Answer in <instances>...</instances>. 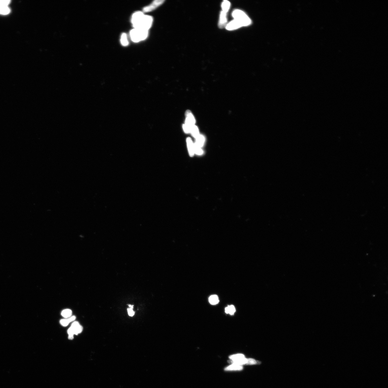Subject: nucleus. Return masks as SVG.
Wrapping results in <instances>:
<instances>
[{
	"instance_id": "f257e3e1",
	"label": "nucleus",
	"mask_w": 388,
	"mask_h": 388,
	"mask_svg": "<svg viewBox=\"0 0 388 388\" xmlns=\"http://www.w3.org/2000/svg\"><path fill=\"white\" fill-rule=\"evenodd\" d=\"M148 35V30L141 28H134L131 31L130 35L131 41L135 43L144 41Z\"/></svg>"
},
{
	"instance_id": "f03ea898",
	"label": "nucleus",
	"mask_w": 388,
	"mask_h": 388,
	"mask_svg": "<svg viewBox=\"0 0 388 388\" xmlns=\"http://www.w3.org/2000/svg\"><path fill=\"white\" fill-rule=\"evenodd\" d=\"M232 16L234 19L240 22L242 26H248L251 23V20L248 15L241 10H236L234 11L232 13Z\"/></svg>"
},
{
	"instance_id": "7ed1b4c3",
	"label": "nucleus",
	"mask_w": 388,
	"mask_h": 388,
	"mask_svg": "<svg viewBox=\"0 0 388 388\" xmlns=\"http://www.w3.org/2000/svg\"><path fill=\"white\" fill-rule=\"evenodd\" d=\"M144 15L142 12H137L134 13L131 19V22L134 28H139L140 22H141Z\"/></svg>"
},
{
	"instance_id": "20e7f679",
	"label": "nucleus",
	"mask_w": 388,
	"mask_h": 388,
	"mask_svg": "<svg viewBox=\"0 0 388 388\" xmlns=\"http://www.w3.org/2000/svg\"><path fill=\"white\" fill-rule=\"evenodd\" d=\"M153 22V17L148 15H144L142 20L140 22L139 28H141L148 30L152 25Z\"/></svg>"
},
{
	"instance_id": "39448f33",
	"label": "nucleus",
	"mask_w": 388,
	"mask_h": 388,
	"mask_svg": "<svg viewBox=\"0 0 388 388\" xmlns=\"http://www.w3.org/2000/svg\"><path fill=\"white\" fill-rule=\"evenodd\" d=\"M230 362L233 364L241 365L244 364H260V362L252 359H246L245 358H241L235 360H231Z\"/></svg>"
},
{
	"instance_id": "423d86ee",
	"label": "nucleus",
	"mask_w": 388,
	"mask_h": 388,
	"mask_svg": "<svg viewBox=\"0 0 388 388\" xmlns=\"http://www.w3.org/2000/svg\"><path fill=\"white\" fill-rule=\"evenodd\" d=\"M164 1L163 0H157L153 2V3L150 4V5L145 6L143 9L144 12H149L153 11L158 7V6L162 5L164 3Z\"/></svg>"
},
{
	"instance_id": "0eeeda50",
	"label": "nucleus",
	"mask_w": 388,
	"mask_h": 388,
	"mask_svg": "<svg viewBox=\"0 0 388 388\" xmlns=\"http://www.w3.org/2000/svg\"><path fill=\"white\" fill-rule=\"evenodd\" d=\"M186 120L185 124L190 127L195 125V120L190 110H188L186 113Z\"/></svg>"
},
{
	"instance_id": "6e6552de",
	"label": "nucleus",
	"mask_w": 388,
	"mask_h": 388,
	"mask_svg": "<svg viewBox=\"0 0 388 388\" xmlns=\"http://www.w3.org/2000/svg\"><path fill=\"white\" fill-rule=\"evenodd\" d=\"M242 27V26L240 22L234 19L228 24H227L226 28L227 30L231 31L237 29Z\"/></svg>"
},
{
	"instance_id": "1a4fd4ad",
	"label": "nucleus",
	"mask_w": 388,
	"mask_h": 388,
	"mask_svg": "<svg viewBox=\"0 0 388 388\" xmlns=\"http://www.w3.org/2000/svg\"><path fill=\"white\" fill-rule=\"evenodd\" d=\"M226 13L222 11L220 12L218 26L221 28L226 27L227 24V19Z\"/></svg>"
},
{
	"instance_id": "9d476101",
	"label": "nucleus",
	"mask_w": 388,
	"mask_h": 388,
	"mask_svg": "<svg viewBox=\"0 0 388 388\" xmlns=\"http://www.w3.org/2000/svg\"><path fill=\"white\" fill-rule=\"evenodd\" d=\"M71 327L72 328L74 334L75 335H78V334L81 333L83 331V327L78 322H73Z\"/></svg>"
},
{
	"instance_id": "9b49d317",
	"label": "nucleus",
	"mask_w": 388,
	"mask_h": 388,
	"mask_svg": "<svg viewBox=\"0 0 388 388\" xmlns=\"http://www.w3.org/2000/svg\"><path fill=\"white\" fill-rule=\"evenodd\" d=\"M187 147L189 153L190 157H193L195 154L194 152V145L190 138L188 137L187 139Z\"/></svg>"
},
{
	"instance_id": "f8f14e48",
	"label": "nucleus",
	"mask_w": 388,
	"mask_h": 388,
	"mask_svg": "<svg viewBox=\"0 0 388 388\" xmlns=\"http://www.w3.org/2000/svg\"><path fill=\"white\" fill-rule=\"evenodd\" d=\"M75 316H73L67 319H62L60 321V323L64 327H66L69 325V323L75 320Z\"/></svg>"
},
{
	"instance_id": "ddd939ff",
	"label": "nucleus",
	"mask_w": 388,
	"mask_h": 388,
	"mask_svg": "<svg viewBox=\"0 0 388 388\" xmlns=\"http://www.w3.org/2000/svg\"><path fill=\"white\" fill-rule=\"evenodd\" d=\"M196 144L200 147H201V148L203 146L205 141V137L203 136L200 135L197 138H196Z\"/></svg>"
},
{
	"instance_id": "4468645a",
	"label": "nucleus",
	"mask_w": 388,
	"mask_h": 388,
	"mask_svg": "<svg viewBox=\"0 0 388 388\" xmlns=\"http://www.w3.org/2000/svg\"><path fill=\"white\" fill-rule=\"evenodd\" d=\"M243 369V367L240 365L233 364L226 368L225 370L226 371H232V370H241Z\"/></svg>"
},
{
	"instance_id": "2eb2a0df",
	"label": "nucleus",
	"mask_w": 388,
	"mask_h": 388,
	"mask_svg": "<svg viewBox=\"0 0 388 388\" xmlns=\"http://www.w3.org/2000/svg\"><path fill=\"white\" fill-rule=\"evenodd\" d=\"M231 6V3L228 1H225L222 2V7L223 11L224 12L227 13L228 12Z\"/></svg>"
},
{
	"instance_id": "dca6fc26",
	"label": "nucleus",
	"mask_w": 388,
	"mask_h": 388,
	"mask_svg": "<svg viewBox=\"0 0 388 388\" xmlns=\"http://www.w3.org/2000/svg\"><path fill=\"white\" fill-rule=\"evenodd\" d=\"M209 302L212 305L218 304L219 302V299L217 295H211L209 298Z\"/></svg>"
},
{
	"instance_id": "f3484780",
	"label": "nucleus",
	"mask_w": 388,
	"mask_h": 388,
	"mask_svg": "<svg viewBox=\"0 0 388 388\" xmlns=\"http://www.w3.org/2000/svg\"><path fill=\"white\" fill-rule=\"evenodd\" d=\"M235 308L233 305H228L225 309L226 313L227 314H229L231 315H233L235 314Z\"/></svg>"
},
{
	"instance_id": "a211bd4d",
	"label": "nucleus",
	"mask_w": 388,
	"mask_h": 388,
	"mask_svg": "<svg viewBox=\"0 0 388 388\" xmlns=\"http://www.w3.org/2000/svg\"><path fill=\"white\" fill-rule=\"evenodd\" d=\"M190 133L195 138H197L200 135L199 130L197 127L195 125L192 127Z\"/></svg>"
},
{
	"instance_id": "6ab92c4d",
	"label": "nucleus",
	"mask_w": 388,
	"mask_h": 388,
	"mask_svg": "<svg viewBox=\"0 0 388 388\" xmlns=\"http://www.w3.org/2000/svg\"><path fill=\"white\" fill-rule=\"evenodd\" d=\"M120 41L122 45L124 46H127L129 44V42L127 39V35L125 33H123L121 35V39Z\"/></svg>"
},
{
	"instance_id": "aec40b11",
	"label": "nucleus",
	"mask_w": 388,
	"mask_h": 388,
	"mask_svg": "<svg viewBox=\"0 0 388 388\" xmlns=\"http://www.w3.org/2000/svg\"><path fill=\"white\" fill-rule=\"evenodd\" d=\"M10 10L8 6H0V14L3 15L8 14Z\"/></svg>"
},
{
	"instance_id": "412c9836",
	"label": "nucleus",
	"mask_w": 388,
	"mask_h": 388,
	"mask_svg": "<svg viewBox=\"0 0 388 388\" xmlns=\"http://www.w3.org/2000/svg\"><path fill=\"white\" fill-rule=\"evenodd\" d=\"M194 145L195 153L198 155H202L203 153V151L202 150L201 147L198 146L196 143L194 144Z\"/></svg>"
},
{
	"instance_id": "4be33fe9",
	"label": "nucleus",
	"mask_w": 388,
	"mask_h": 388,
	"mask_svg": "<svg viewBox=\"0 0 388 388\" xmlns=\"http://www.w3.org/2000/svg\"><path fill=\"white\" fill-rule=\"evenodd\" d=\"M72 314V311L71 309H68L63 310L61 313L62 316L65 318L70 317Z\"/></svg>"
},
{
	"instance_id": "5701e85b",
	"label": "nucleus",
	"mask_w": 388,
	"mask_h": 388,
	"mask_svg": "<svg viewBox=\"0 0 388 388\" xmlns=\"http://www.w3.org/2000/svg\"><path fill=\"white\" fill-rule=\"evenodd\" d=\"M128 305L129 307V308L127 309L128 315L129 316L133 317L135 314V312L133 310L134 305L131 304H128Z\"/></svg>"
},
{
	"instance_id": "b1692460",
	"label": "nucleus",
	"mask_w": 388,
	"mask_h": 388,
	"mask_svg": "<svg viewBox=\"0 0 388 388\" xmlns=\"http://www.w3.org/2000/svg\"><path fill=\"white\" fill-rule=\"evenodd\" d=\"M244 358V356L242 354H238L236 355H232L229 356L231 360H235L241 358Z\"/></svg>"
},
{
	"instance_id": "393cba45",
	"label": "nucleus",
	"mask_w": 388,
	"mask_h": 388,
	"mask_svg": "<svg viewBox=\"0 0 388 388\" xmlns=\"http://www.w3.org/2000/svg\"><path fill=\"white\" fill-rule=\"evenodd\" d=\"M10 2L8 0H0V6H8Z\"/></svg>"
},
{
	"instance_id": "a878e982",
	"label": "nucleus",
	"mask_w": 388,
	"mask_h": 388,
	"mask_svg": "<svg viewBox=\"0 0 388 388\" xmlns=\"http://www.w3.org/2000/svg\"><path fill=\"white\" fill-rule=\"evenodd\" d=\"M183 130L185 133H190L191 128V127H190L187 126L186 125L184 124L183 125Z\"/></svg>"
}]
</instances>
